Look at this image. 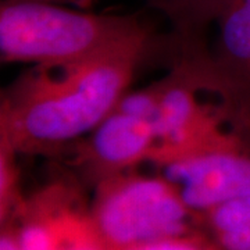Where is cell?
Instances as JSON below:
<instances>
[{
	"label": "cell",
	"mask_w": 250,
	"mask_h": 250,
	"mask_svg": "<svg viewBox=\"0 0 250 250\" xmlns=\"http://www.w3.org/2000/svg\"><path fill=\"white\" fill-rule=\"evenodd\" d=\"M146 34L82 62L41 65L1 104V142L14 152H49L93 131L116 108Z\"/></svg>",
	"instance_id": "cell-1"
},
{
	"label": "cell",
	"mask_w": 250,
	"mask_h": 250,
	"mask_svg": "<svg viewBox=\"0 0 250 250\" xmlns=\"http://www.w3.org/2000/svg\"><path fill=\"white\" fill-rule=\"evenodd\" d=\"M142 34L132 17L89 14L49 1L6 0L0 7V52L7 62H82Z\"/></svg>",
	"instance_id": "cell-2"
},
{
	"label": "cell",
	"mask_w": 250,
	"mask_h": 250,
	"mask_svg": "<svg viewBox=\"0 0 250 250\" xmlns=\"http://www.w3.org/2000/svg\"><path fill=\"white\" fill-rule=\"evenodd\" d=\"M99 233L111 250L203 231V214L190 210L164 177L123 175L102 179L90 205Z\"/></svg>",
	"instance_id": "cell-3"
},
{
	"label": "cell",
	"mask_w": 250,
	"mask_h": 250,
	"mask_svg": "<svg viewBox=\"0 0 250 250\" xmlns=\"http://www.w3.org/2000/svg\"><path fill=\"white\" fill-rule=\"evenodd\" d=\"M10 227L21 250H111L77 189L52 185L24 200Z\"/></svg>",
	"instance_id": "cell-4"
},
{
	"label": "cell",
	"mask_w": 250,
	"mask_h": 250,
	"mask_svg": "<svg viewBox=\"0 0 250 250\" xmlns=\"http://www.w3.org/2000/svg\"><path fill=\"white\" fill-rule=\"evenodd\" d=\"M159 166L185 205L200 214L250 193V150L241 141Z\"/></svg>",
	"instance_id": "cell-5"
},
{
	"label": "cell",
	"mask_w": 250,
	"mask_h": 250,
	"mask_svg": "<svg viewBox=\"0 0 250 250\" xmlns=\"http://www.w3.org/2000/svg\"><path fill=\"white\" fill-rule=\"evenodd\" d=\"M157 135L147 121L113 110L93 129L88 145V160L102 179L121 174L126 168L152 159Z\"/></svg>",
	"instance_id": "cell-6"
},
{
	"label": "cell",
	"mask_w": 250,
	"mask_h": 250,
	"mask_svg": "<svg viewBox=\"0 0 250 250\" xmlns=\"http://www.w3.org/2000/svg\"><path fill=\"white\" fill-rule=\"evenodd\" d=\"M221 45L233 85L250 118V0L224 3Z\"/></svg>",
	"instance_id": "cell-7"
},
{
	"label": "cell",
	"mask_w": 250,
	"mask_h": 250,
	"mask_svg": "<svg viewBox=\"0 0 250 250\" xmlns=\"http://www.w3.org/2000/svg\"><path fill=\"white\" fill-rule=\"evenodd\" d=\"M203 223L223 250H250V193L203 213Z\"/></svg>",
	"instance_id": "cell-8"
},
{
	"label": "cell",
	"mask_w": 250,
	"mask_h": 250,
	"mask_svg": "<svg viewBox=\"0 0 250 250\" xmlns=\"http://www.w3.org/2000/svg\"><path fill=\"white\" fill-rule=\"evenodd\" d=\"M16 152L6 142L0 143V223H11L21 207L24 197L18 189L17 167L14 163Z\"/></svg>",
	"instance_id": "cell-9"
},
{
	"label": "cell",
	"mask_w": 250,
	"mask_h": 250,
	"mask_svg": "<svg viewBox=\"0 0 250 250\" xmlns=\"http://www.w3.org/2000/svg\"><path fill=\"white\" fill-rule=\"evenodd\" d=\"M128 250H223L207 231H197L175 238L149 242Z\"/></svg>",
	"instance_id": "cell-10"
},
{
	"label": "cell",
	"mask_w": 250,
	"mask_h": 250,
	"mask_svg": "<svg viewBox=\"0 0 250 250\" xmlns=\"http://www.w3.org/2000/svg\"><path fill=\"white\" fill-rule=\"evenodd\" d=\"M0 250H21L17 238L10 227H1L0 235Z\"/></svg>",
	"instance_id": "cell-11"
},
{
	"label": "cell",
	"mask_w": 250,
	"mask_h": 250,
	"mask_svg": "<svg viewBox=\"0 0 250 250\" xmlns=\"http://www.w3.org/2000/svg\"><path fill=\"white\" fill-rule=\"evenodd\" d=\"M38 1H49L50 3V0H38Z\"/></svg>",
	"instance_id": "cell-12"
},
{
	"label": "cell",
	"mask_w": 250,
	"mask_h": 250,
	"mask_svg": "<svg viewBox=\"0 0 250 250\" xmlns=\"http://www.w3.org/2000/svg\"><path fill=\"white\" fill-rule=\"evenodd\" d=\"M225 1H227V0H223V6H224V3H225Z\"/></svg>",
	"instance_id": "cell-13"
}]
</instances>
